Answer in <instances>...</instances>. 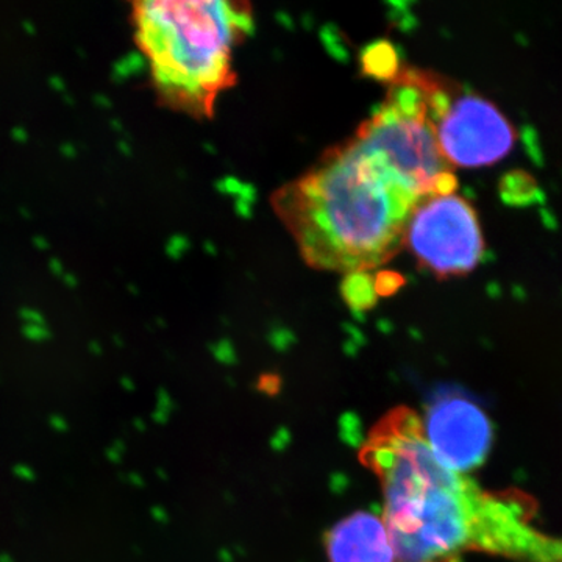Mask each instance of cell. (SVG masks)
Here are the masks:
<instances>
[{
  "instance_id": "obj_1",
  "label": "cell",
  "mask_w": 562,
  "mask_h": 562,
  "mask_svg": "<svg viewBox=\"0 0 562 562\" xmlns=\"http://www.w3.org/2000/svg\"><path fill=\"white\" fill-rule=\"evenodd\" d=\"M414 72L401 66L375 113L272 195L312 268L347 276L382 268L405 246L417 206L457 191Z\"/></svg>"
},
{
  "instance_id": "obj_2",
  "label": "cell",
  "mask_w": 562,
  "mask_h": 562,
  "mask_svg": "<svg viewBox=\"0 0 562 562\" xmlns=\"http://www.w3.org/2000/svg\"><path fill=\"white\" fill-rule=\"evenodd\" d=\"M361 461L382 483L395 562H458L465 553L562 562V539L536 527L532 502L484 491L442 465L413 409L387 413L362 443Z\"/></svg>"
},
{
  "instance_id": "obj_3",
  "label": "cell",
  "mask_w": 562,
  "mask_h": 562,
  "mask_svg": "<svg viewBox=\"0 0 562 562\" xmlns=\"http://www.w3.org/2000/svg\"><path fill=\"white\" fill-rule=\"evenodd\" d=\"M136 40L161 101L198 120L213 116L236 83L233 52L254 25L246 2L151 0L133 5Z\"/></svg>"
},
{
  "instance_id": "obj_4",
  "label": "cell",
  "mask_w": 562,
  "mask_h": 562,
  "mask_svg": "<svg viewBox=\"0 0 562 562\" xmlns=\"http://www.w3.org/2000/svg\"><path fill=\"white\" fill-rule=\"evenodd\" d=\"M405 247L432 276L452 279L475 271L486 244L472 203L450 192L417 206L406 227Z\"/></svg>"
},
{
  "instance_id": "obj_5",
  "label": "cell",
  "mask_w": 562,
  "mask_h": 562,
  "mask_svg": "<svg viewBox=\"0 0 562 562\" xmlns=\"http://www.w3.org/2000/svg\"><path fill=\"white\" fill-rule=\"evenodd\" d=\"M439 147L457 168H483L508 157L516 144V128L494 102L458 91L431 117Z\"/></svg>"
},
{
  "instance_id": "obj_6",
  "label": "cell",
  "mask_w": 562,
  "mask_h": 562,
  "mask_svg": "<svg viewBox=\"0 0 562 562\" xmlns=\"http://www.w3.org/2000/svg\"><path fill=\"white\" fill-rule=\"evenodd\" d=\"M422 428L436 460L460 475L482 465L490 453V419L468 398L449 395L432 402Z\"/></svg>"
},
{
  "instance_id": "obj_7",
  "label": "cell",
  "mask_w": 562,
  "mask_h": 562,
  "mask_svg": "<svg viewBox=\"0 0 562 562\" xmlns=\"http://www.w3.org/2000/svg\"><path fill=\"white\" fill-rule=\"evenodd\" d=\"M330 562H395L390 531L383 517L368 512L351 514L325 536Z\"/></svg>"
},
{
  "instance_id": "obj_8",
  "label": "cell",
  "mask_w": 562,
  "mask_h": 562,
  "mask_svg": "<svg viewBox=\"0 0 562 562\" xmlns=\"http://www.w3.org/2000/svg\"><path fill=\"white\" fill-rule=\"evenodd\" d=\"M364 68L372 76L391 80L401 69V63L390 44L379 43L366 52Z\"/></svg>"
},
{
  "instance_id": "obj_9",
  "label": "cell",
  "mask_w": 562,
  "mask_h": 562,
  "mask_svg": "<svg viewBox=\"0 0 562 562\" xmlns=\"http://www.w3.org/2000/svg\"><path fill=\"white\" fill-rule=\"evenodd\" d=\"M344 297L353 308H369L376 299L375 280L368 273H353L344 283Z\"/></svg>"
}]
</instances>
